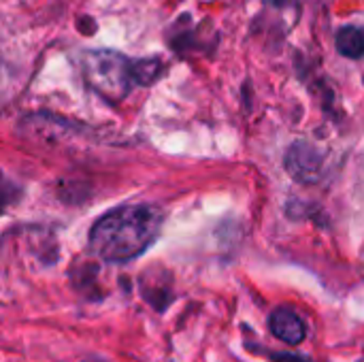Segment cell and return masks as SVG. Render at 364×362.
<instances>
[{"instance_id":"6da1fadb","label":"cell","mask_w":364,"mask_h":362,"mask_svg":"<svg viewBox=\"0 0 364 362\" xmlns=\"http://www.w3.org/2000/svg\"><path fill=\"white\" fill-rule=\"evenodd\" d=\"M162 228L151 205H124L105 213L90 230V250L105 262H128L147 252Z\"/></svg>"},{"instance_id":"7a4b0ae2","label":"cell","mask_w":364,"mask_h":362,"mask_svg":"<svg viewBox=\"0 0 364 362\" xmlns=\"http://www.w3.org/2000/svg\"><path fill=\"white\" fill-rule=\"evenodd\" d=\"M85 83L109 102L124 100L139 85L136 62L113 49H92L81 55Z\"/></svg>"},{"instance_id":"3957f363","label":"cell","mask_w":364,"mask_h":362,"mask_svg":"<svg viewBox=\"0 0 364 362\" xmlns=\"http://www.w3.org/2000/svg\"><path fill=\"white\" fill-rule=\"evenodd\" d=\"M322 160L324 158L316 149V145H311L307 141H299L286 154V169H288V173L296 181H301V183H314L320 177Z\"/></svg>"},{"instance_id":"277c9868","label":"cell","mask_w":364,"mask_h":362,"mask_svg":"<svg viewBox=\"0 0 364 362\" xmlns=\"http://www.w3.org/2000/svg\"><path fill=\"white\" fill-rule=\"evenodd\" d=\"M269 331L273 333V337H277L279 341H284L288 346H299L307 337V326L301 320V316L286 307H279L271 314Z\"/></svg>"},{"instance_id":"5b68a950","label":"cell","mask_w":364,"mask_h":362,"mask_svg":"<svg viewBox=\"0 0 364 362\" xmlns=\"http://www.w3.org/2000/svg\"><path fill=\"white\" fill-rule=\"evenodd\" d=\"M337 51L346 58L358 60L364 55V28L360 26H343L335 34Z\"/></svg>"},{"instance_id":"8992f818","label":"cell","mask_w":364,"mask_h":362,"mask_svg":"<svg viewBox=\"0 0 364 362\" xmlns=\"http://www.w3.org/2000/svg\"><path fill=\"white\" fill-rule=\"evenodd\" d=\"M271 358H273V362H311L307 361L305 356H296V354H277V352H273Z\"/></svg>"},{"instance_id":"52a82bcc","label":"cell","mask_w":364,"mask_h":362,"mask_svg":"<svg viewBox=\"0 0 364 362\" xmlns=\"http://www.w3.org/2000/svg\"><path fill=\"white\" fill-rule=\"evenodd\" d=\"M267 4H271L275 9H286L290 4H296V0H267Z\"/></svg>"}]
</instances>
